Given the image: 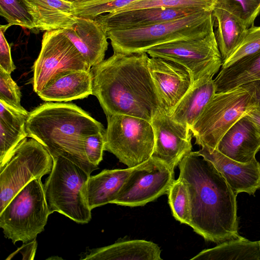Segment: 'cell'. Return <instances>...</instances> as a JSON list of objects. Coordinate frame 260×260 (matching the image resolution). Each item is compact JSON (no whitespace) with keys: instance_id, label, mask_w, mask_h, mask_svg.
I'll return each instance as SVG.
<instances>
[{"instance_id":"obj_1","label":"cell","mask_w":260,"mask_h":260,"mask_svg":"<svg viewBox=\"0 0 260 260\" xmlns=\"http://www.w3.org/2000/svg\"><path fill=\"white\" fill-rule=\"evenodd\" d=\"M179 178L190 201L189 226L206 241L219 244L241 237L238 233L237 196L210 161L191 151L178 165Z\"/></svg>"},{"instance_id":"obj_2","label":"cell","mask_w":260,"mask_h":260,"mask_svg":"<svg viewBox=\"0 0 260 260\" xmlns=\"http://www.w3.org/2000/svg\"><path fill=\"white\" fill-rule=\"evenodd\" d=\"M146 52H114L92 67V95L107 117L126 115L150 122L160 103L148 67Z\"/></svg>"},{"instance_id":"obj_3","label":"cell","mask_w":260,"mask_h":260,"mask_svg":"<svg viewBox=\"0 0 260 260\" xmlns=\"http://www.w3.org/2000/svg\"><path fill=\"white\" fill-rule=\"evenodd\" d=\"M25 129L27 137L42 144L52 157H64L89 174L98 169L88 160L84 142L87 136L106 129L77 105L44 103L29 112Z\"/></svg>"},{"instance_id":"obj_4","label":"cell","mask_w":260,"mask_h":260,"mask_svg":"<svg viewBox=\"0 0 260 260\" xmlns=\"http://www.w3.org/2000/svg\"><path fill=\"white\" fill-rule=\"evenodd\" d=\"M212 11L202 10L177 19L137 28L106 32L114 52H145L164 43L203 38L213 30Z\"/></svg>"},{"instance_id":"obj_5","label":"cell","mask_w":260,"mask_h":260,"mask_svg":"<svg viewBox=\"0 0 260 260\" xmlns=\"http://www.w3.org/2000/svg\"><path fill=\"white\" fill-rule=\"evenodd\" d=\"M256 106L251 83L216 92L191 129L196 144L216 149L228 130Z\"/></svg>"},{"instance_id":"obj_6","label":"cell","mask_w":260,"mask_h":260,"mask_svg":"<svg viewBox=\"0 0 260 260\" xmlns=\"http://www.w3.org/2000/svg\"><path fill=\"white\" fill-rule=\"evenodd\" d=\"M53 158L52 170L44 184L50 214L57 212L78 223H88L91 210L85 192L90 174L64 157Z\"/></svg>"},{"instance_id":"obj_7","label":"cell","mask_w":260,"mask_h":260,"mask_svg":"<svg viewBox=\"0 0 260 260\" xmlns=\"http://www.w3.org/2000/svg\"><path fill=\"white\" fill-rule=\"evenodd\" d=\"M50 214L41 178L26 185L0 212V227L6 238L15 244L36 239L44 230Z\"/></svg>"},{"instance_id":"obj_8","label":"cell","mask_w":260,"mask_h":260,"mask_svg":"<svg viewBox=\"0 0 260 260\" xmlns=\"http://www.w3.org/2000/svg\"><path fill=\"white\" fill-rule=\"evenodd\" d=\"M53 158L34 138L24 139L0 168V212L14 196L32 180L49 174Z\"/></svg>"},{"instance_id":"obj_9","label":"cell","mask_w":260,"mask_h":260,"mask_svg":"<svg viewBox=\"0 0 260 260\" xmlns=\"http://www.w3.org/2000/svg\"><path fill=\"white\" fill-rule=\"evenodd\" d=\"M107 117L105 150L127 168H133L151 156L154 135L151 122L137 117L115 115Z\"/></svg>"},{"instance_id":"obj_10","label":"cell","mask_w":260,"mask_h":260,"mask_svg":"<svg viewBox=\"0 0 260 260\" xmlns=\"http://www.w3.org/2000/svg\"><path fill=\"white\" fill-rule=\"evenodd\" d=\"M145 52L150 57L165 58L181 64L190 73L193 83L205 77H213L222 64L214 31L201 38L159 44Z\"/></svg>"},{"instance_id":"obj_11","label":"cell","mask_w":260,"mask_h":260,"mask_svg":"<svg viewBox=\"0 0 260 260\" xmlns=\"http://www.w3.org/2000/svg\"><path fill=\"white\" fill-rule=\"evenodd\" d=\"M90 66L63 33L46 31L34 66L33 88L37 94L57 77L73 71H90Z\"/></svg>"},{"instance_id":"obj_12","label":"cell","mask_w":260,"mask_h":260,"mask_svg":"<svg viewBox=\"0 0 260 260\" xmlns=\"http://www.w3.org/2000/svg\"><path fill=\"white\" fill-rule=\"evenodd\" d=\"M174 169L151 157L135 167L111 204L137 207L144 206L167 194L175 180Z\"/></svg>"},{"instance_id":"obj_13","label":"cell","mask_w":260,"mask_h":260,"mask_svg":"<svg viewBox=\"0 0 260 260\" xmlns=\"http://www.w3.org/2000/svg\"><path fill=\"white\" fill-rule=\"evenodd\" d=\"M151 123L154 135L152 157L174 169L192 150V133L186 126L174 121L160 108Z\"/></svg>"},{"instance_id":"obj_14","label":"cell","mask_w":260,"mask_h":260,"mask_svg":"<svg viewBox=\"0 0 260 260\" xmlns=\"http://www.w3.org/2000/svg\"><path fill=\"white\" fill-rule=\"evenodd\" d=\"M148 67L160 108L170 115L192 86L191 76L181 64L160 57H149Z\"/></svg>"},{"instance_id":"obj_15","label":"cell","mask_w":260,"mask_h":260,"mask_svg":"<svg viewBox=\"0 0 260 260\" xmlns=\"http://www.w3.org/2000/svg\"><path fill=\"white\" fill-rule=\"evenodd\" d=\"M202 10H206L197 8H146L109 13L100 15L94 20L106 33L110 30L137 28L171 21Z\"/></svg>"},{"instance_id":"obj_16","label":"cell","mask_w":260,"mask_h":260,"mask_svg":"<svg viewBox=\"0 0 260 260\" xmlns=\"http://www.w3.org/2000/svg\"><path fill=\"white\" fill-rule=\"evenodd\" d=\"M197 152L213 164L236 194L246 192L254 195L260 189V163L256 158L242 163L227 157L217 149L202 147Z\"/></svg>"},{"instance_id":"obj_17","label":"cell","mask_w":260,"mask_h":260,"mask_svg":"<svg viewBox=\"0 0 260 260\" xmlns=\"http://www.w3.org/2000/svg\"><path fill=\"white\" fill-rule=\"evenodd\" d=\"M212 15L217 24L214 33L223 61L239 45L248 28L241 8L234 0H216Z\"/></svg>"},{"instance_id":"obj_18","label":"cell","mask_w":260,"mask_h":260,"mask_svg":"<svg viewBox=\"0 0 260 260\" xmlns=\"http://www.w3.org/2000/svg\"><path fill=\"white\" fill-rule=\"evenodd\" d=\"M62 30L91 68L104 60L108 37L96 21L76 17L72 25Z\"/></svg>"},{"instance_id":"obj_19","label":"cell","mask_w":260,"mask_h":260,"mask_svg":"<svg viewBox=\"0 0 260 260\" xmlns=\"http://www.w3.org/2000/svg\"><path fill=\"white\" fill-rule=\"evenodd\" d=\"M216 149L238 162H249L256 158L260 149V135L253 123L245 116L224 134Z\"/></svg>"},{"instance_id":"obj_20","label":"cell","mask_w":260,"mask_h":260,"mask_svg":"<svg viewBox=\"0 0 260 260\" xmlns=\"http://www.w3.org/2000/svg\"><path fill=\"white\" fill-rule=\"evenodd\" d=\"M155 243L144 240L117 241L104 247L87 249L82 260H161Z\"/></svg>"},{"instance_id":"obj_21","label":"cell","mask_w":260,"mask_h":260,"mask_svg":"<svg viewBox=\"0 0 260 260\" xmlns=\"http://www.w3.org/2000/svg\"><path fill=\"white\" fill-rule=\"evenodd\" d=\"M92 94L90 71H73L49 82L38 95L46 102H68L82 99Z\"/></svg>"},{"instance_id":"obj_22","label":"cell","mask_w":260,"mask_h":260,"mask_svg":"<svg viewBox=\"0 0 260 260\" xmlns=\"http://www.w3.org/2000/svg\"><path fill=\"white\" fill-rule=\"evenodd\" d=\"M216 93L212 77L203 78L194 83L170 115L175 121L190 131L205 107Z\"/></svg>"},{"instance_id":"obj_23","label":"cell","mask_w":260,"mask_h":260,"mask_svg":"<svg viewBox=\"0 0 260 260\" xmlns=\"http://www.w3.org/2000/svg\"><path fill=\"white\" fill-rule=\"evenodd\" d=\"M23 1L37 29H63L71 27L75 22L76 16L71 3L62 0Z\"/></svg>"},{"instance_id":"obj_24","label":"cell","mask_w":260,"mask_h":260,"mask_svg":"<svg viewBox=\"0 0 260 260\" xmlns=\"http://www.w3.org/2000/svg\"><path fill=\"white\" fill-rule=\"evenodd\" d=\"M135 167L104 170L95 175L90 176L85 192L90 209L111 204Z\"/></svg>"},{"instance_id":"obj_25","label":"cell","mask_w":260,"mask_h":260,"mask_svg":"<svg viewBox=\"0 0 260 260\" xmlns=\"http://www.w3.org/2000/svg\"><path fill=\"white\" fill-rule=\"evenodd\" d=\"M28 115L0 101V168L17 145L27 137L25 125Z\"/></svg>"},{"instance_id":"obj_26","label":"cell","mask_w":260,"mask_h":260,"mask_svg":"<svg viewBox=\"0 0 260 260\" xmlns=\"http://www.w3.org/2000/svg\"><path fill=\"white\" fill-rule=\"evenodd\" d=\"M260 80V50L221 69L214 80L216 92Z\"/></svg>"},{"instance_id":"obj_27","label":"cell","mask_w":260,"mask_h":260,"mask_svg":"<svg viewBox=\"0 0 260 260\" xmlns=\"http://www.w3.org/2000/svg\"><path fill=\"white\" fill-rule=\"evenodd\" d=\"M191 259L260 260L259 242L251 241L241 237L204 249Z\"/></svg>"},{"instance_id":"obj_28","label":"cell","mask_w":260,"mask_h":260,"mask_svg":"<svg viewBox=\"0 0 260 260\" xmlns=\"http://www.w3.org/2000/svg\"><path fill=\"white\" fill-rule=\"evenodd\" d=\"M167 194L173 216L181 223L189 225L191 218L190 201L185 183L179 178L175 180Z\"/></svg>"},{"instance_id":"obj_29","label":"cell","mask_w":260,"mask_h":260,"mask_svg":"<svg viewBox=\"0 0 260 260\" xmlns=\"http://www.w3.org/2000/svg\"><path fill=\"white\" fill-rule=\"evenodd\" d=\"M216 2V0H138L115 12L160 7L197 8L212 11Z\"/></svg>"},{"instance_id":"obj_30","label":"cell","mask_w":260,"mask_h":260,"mask_svg":"<svg viewBox=\"0 0 260 260\" xmlns=\"http://www.w3.org/2000/svg\"><path fill=\"white\" fill-rule=\"evenodd\" d=\"M0 14L11 26L35 28L32 17L23 0H0Z\"/></svg>"},{"instance_id":"obj_31","label":"cell","mask_w":260,"mask_h":260,"mask_svg":"<svg viewBox=\"0 0 260 260\" xmlns=\"http://www.w3.org/2000/svg\"><path fill=\"white\" fill-rule=\"evenodd\" d=\"M260 50V26L253 25L247 29L246 34L239 45L222 61L221 69L230 66L240 59Z\"/></svg>"},{"instance_id":"obj_32","label":"cell","mask_w":260,"mask_h":260,"mask_svg":"<svg viewBox=\"0 0 260 260\" xmlns=\"http://www.w3.org/2000/svg\"><path fill=\"white\" fill-rule=\"evenodd\" d=\"M21 94L17 83L11 74L0 68V101L25 114L28 112L21 104Z\"/></svg>"},{"instance_id":"obj_33","label":"cell","mask_w":260,"mask_h":260,"mask_svg":"<svg viewBox=\"0 0 260 260\" xmlns=\"http://www.w3.org/2000/svg\"><path fill=\"white\" fill-rule=\"evenodd\" d=\"M105 132H98L87 136L84 142L86 156L92 165L98 167L105 150Z\"/></svg>"},{"instance_id":"obj_34","label":"cell","mask_w":260,"mask_h":260,"mask_svg":"<svg viewBox=\"0 0 260 260\" xmlns=\"http://www.w3.org/2000/svg\"><path fill=\"white\" fill-rule=\"evenodd\" d=\"M10 26L8 23L0 26V68L11 74L16 67L11 56L10 46L5 36V31Z\"/></svg>"},{"instance_id":"obj_35","label":"cell","mask_w":260,"mask_h":260,"mask_svg":"<svg viewBox=\"0 0 260 260\" xmlns=\"http://www.w3.org/2000/svg\"><path fill=\"white\" fill-rule=\"evenodd\" d=\"M240 7L244 23L249 28L254 25L256 17L260 15V0H234Z\"/></svg>"},{"instance_id":"obj_36","label":"cell","mask_w":260,"mask_h":260,"mask_svg":"<svg viewBox=\"0 0 260 260\" xmlns=\"http://www.w3.org/2000/svg\"><path fill=\"white\" fill-rule=\"evenodd\" d=\"M37 247L36 239L30 241L23 243L21 247L19 248L13 254L10 255L8 259H11L13 255L19 252L22 254L23 259H33L36 254Z\"/></svg>"},{"instance_id":"obj_37","label":"cell","mask_w":260,"mask_h":260,"mask_svg":"<svg viewBox=\"0 0 260 260\" xmlns=\"http://www.w3.org/2000/svg\"><path fill=\"white\" fill-rule=\"evenodd\" d=\"M245 116L253 123L260 135V108L257 106L253 107L247 112Z\"/></svg>"},{"instance_id":"obj_38","label":"cell","mask_w":260,"mask_h":260,"mask_svg":"<svg viewBox=\"0 0 260 260\" xmlns=\"http://www.w3.org/2000/svg\"><path fill=\"white\" fill-rule=\"evenodd\" d=\"M115 0H83L73 4V8H81L109 3Z\"/></svg>"},{"instance_id":"obj_39","label":"cell","mask_w":260,"mask_h":260,"mask_svg":"<svg viewBox=\"0 0 260 260\" xmlns=\"http://www.w3.org/2000/svg\"><path fill=\"white\" fill-rule=\"evenodd\" d=\"M251 83L254 89V95L257 102V107L260 108V80Z\"/></svg>"},{"instance_id":"obj_40","label":"cell","mask_w":260,"mask_h":260,"mask_svg":"<svg viewBox=\"0 0 260 260\" xmlns=\"http://www.w3.org/2000/svg\"><path fill=\"white\" fill-rule=\"evenodd\" d=\"M62 1L69 2V3H71L72 4H74V3H77V2H79L82 1L83 0H62Z\"/></svg>"},{"instance_id":"obj_41","label":"cell","mask_w":260,"mask_h":260,"mask_svg":"<svg viewBox=\"0 0 260 260\" xmlns=\"http://www.w3.org/2000/svg\"><path fill=\"white\" fill-rule=\"evenodd\" d=\"M259 246H260V240L259 241Z\"/></svg>"}]
</instances>
